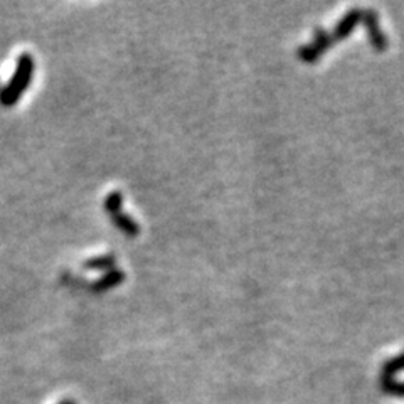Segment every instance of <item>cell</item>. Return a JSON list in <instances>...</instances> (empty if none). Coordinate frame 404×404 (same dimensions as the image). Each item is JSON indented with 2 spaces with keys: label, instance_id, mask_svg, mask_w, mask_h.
<instances>
[{
  "label": "cell",
  "instance_id": "obj_4",
  "mask_svg": "<svg viewBox=\"0 0 404 404\" xmlns=\"http://www.w3.org/2000/svg\"><path fill=\"white\" fill-rule=\"evenodd\" d=\"M361 21H362V11H359V9H352V11L347 12L346 16L338 21L336 29H333V32L331 34L333 43H336V41L346 39V37L356 29V26L359 24Z\"/></svg>",
  "mask_w": 404,
  "mask_h": 404
},
{
  "label": "cell",
  "instance_id": "obj_8",
  "mask_svg": "<svg viewBox=\"0 0 404 404\" xmlns=\"http://www.w3.org/2000/svg\"><path fill=\"white\" fill-rule=\"evenodd\" d=\"M399 371H404V352L384 362L380 368V378H394Z\"/></svg>",
  "mask_w": 404,
  "mask_h": 404
},
{
  "label": "cell",
  "instance_id": "obj_3",
  "mask_svg": "<svg viewBox=\"0 0 404 404\" xmlns=\"http://www.w3.org/2000/svg\"><path fill=\"white\" fill-rule=\"evenodd\" d=\"M125 278H127V275H125L123 269H118V268L108 269V271H105L103 275L98 278V280L93 281L91 290L95 291V294H106V291L113 290V288L122 285V283L125 281Z\"/></svg>",
  "mask_w": 404,
  "mask_h": 404
},
{
  "label": "cell",
  "instance_id": "obj_1",
  "mask_svg": "<svg viewBox=\"0 0 404 404\" xmlns=\"http://www.w3.org/2000/svg\"><path fill=\"white\" fill-rule=\"evenodd\" d=\"M36 71V61L29 53H22L17 59L16 71L11 76V80L6 86L0 90V105L11 108V106L17 105L19 100L22 98L24 91L31 86L32 78H34Z\"/></svg>",
  "mask_w": 404,
  "mask_h": 404
},
{
  "label": "cell",
  "instance_id": "obj_11",
  "mask_svg": "<svg viewBox=\"0 0 404 404\" xmlns=\"http://www.w3.org/2000/svg\"><path fill=\"white\" fill-rule=\"evenodd\" d=\"M296 54H299V58L304 63H315L320 58V53H318L317 48H315L314 44L300 46L299 51H296Z\"/></svg>",
  "mask_w": 404,
  "mask_h": 404
},
{
  "label": "cell",
  "instance_id": "obj_12",
  "mask_svg": "<svg viewBox=\"0 0 404 404\" xmlns=\"http://www.w3.org/2000/svg\"><path fill=\"white\" fill-rule=\"evenodd\" d=\"M59 404H76V401H73V399H63Z\"/></svg>",
  "mask_w": 404,
  "mask_h": 404
},
{
  "label": "cell",
  "instance_id": "obj_2",
  "mask_svg": "<svg viewBox=\"0 0 404 404\" xmlns=\"http://www.w3.org/2000/svg\"><path fill=\"white\" fill-rule=\"evenodd\" d=\"M362 21H364L366 27H368V36H369V41H371V46H373L374 49L378 51H384L388 48V39L386 36H384V32L380 31V26H379V16L375 14L374 11H368L362 12Z\"/></svg>",
  "mask_w": 404,
  "mask_h": 404
},
{
  "label": "cell",
  "instance_id": "obj_10",
  "mask_svg": "<svg viewBox=\"0 0 404 404\" xmlns=\"http://www.w3.org/2000/svg\"><path fill=\"white\" fill-rule=\"evenodd\" d=\"M312 44L315 46V48H317L318 53L322 54L333 44L332 36L328 34L327 31H323L322 27H315V39H314Z\"/></svg>",
  "mask_w": 404,
  "mask_h": 404
},
{
  "label": "cell",
  "instance_id": "obj_7",
  "mask_svg": "<svg viewBox=\"0 0 404 404\" xmlns=\"http://www.w3.org/2000/svg\"><path fill=\"white\" fill-rule=\"evenodd\" d=\"M123 199H125L123 192H120V190H113V192H110L103 201L105 212H108L110 216L122 212L123 211Z\"/></svg>",
  "mask_w": 404,
  "mask_h": 404
},
{
  "label": "cell",
  "instance_id": "obj_6",
  "mask_svg": "<svg viewBox=\"0 0 404 404\" xmlns=\"http://www.w3.org/2000/svg\"><path fill=\"white\" fill-rule=\"evenodd\" d=\"M88 271H108V269L117 268V258L113 253L100 254V257H93L83 263Z\"/></svg>",
  "mask_w": 404,
  "mask_h": 404
},
{
  "label": "cell",
  "instance_id": "obj_5",
  "mask_svg": "<svg viewBox=\"0 0 404 404\" xmlns=\"http://www.w3.org/2000/svg\"><path fill=\"white\" fill-rule=\"evenodd\" d=\"M110 217L115 227H117L118 231H122L125 236H128V238H137V236L140 234V224H138L132 216H128L127 212L122 211L118 212V214H113Z\"/></svg>",
  "mask_w": 404,
  "mask_h": 404
},
{
  "label": "cell",
  "instance_id": "obj_9",
  "mask_svg": "<svg viewBox=\"0 0 404 404\" xmlns=\"http://www.w3.org/2000/svg\"><path fill=\"white\" fill-rule=\"evenodd\" d=\"M379 384L384 394L404 398V383H399V380H396L394 378H380Z\"/></svg>",
  "mask_w": 404,
  "mask_h": 404
}]
</instances>
